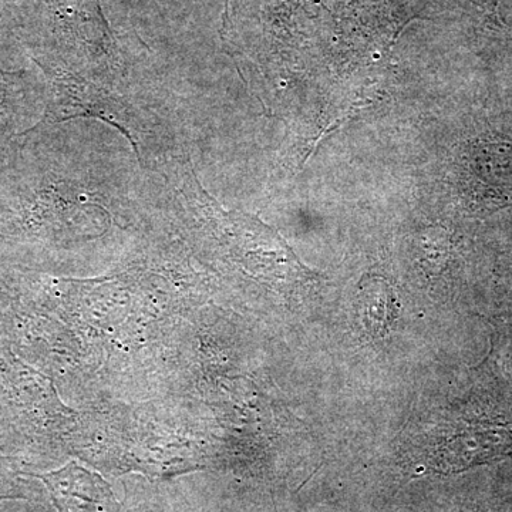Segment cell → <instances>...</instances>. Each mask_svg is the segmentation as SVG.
Instances as JSON below:
<instances>
[{
  "instance_id": "2",
  "label": "cell",
  "mask_w": 512,
  "mask_h": 512,
  "mask_svg": "<svg viewBox=\"0 0 512 512\" xmlns=\"http://www.w3.org/2000/svg\"><path fill=\"white\" fill-rule=\"evenodd\" d=\"M396 315L397 302L390 286L379 279L367 282L359 295V316L367 333L375 338L386 335Z\"/></svg>"
},
{
  "instance_id": "1",
  "label": "cell",
  "mask_w": 512,
  "mask_h": 512,
  "mask_svg": "<svg viewBox=\"0 0 512 512\" xmlns=\"http://www.w3.org/2000/svg\"><path fill=\"white\" fill-rule=\"evenodd\" d=\"M39 477L49 487L59 512H119L110 485L76 464Z\"/></svg>"
}]
</instances>
